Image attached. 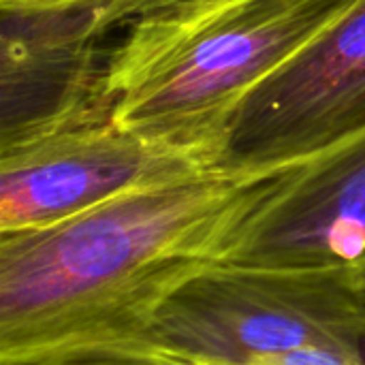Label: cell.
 I'll return each mask as SVG.
<instances>
[{
	"label": "cell",
	"instance_id": "9",
	"mask_svg": "<svg viewBox=\"0 0 365 365\" xmlns=\"http://www.w3.org/2000/svg\"><path fill=\"white\" fill-rule=\"evenodd\" d=\"M244 365H365V355L346 346L312 344L284 353L261 355Z\"/></svg>",
	"mask_w": 365,
	"mask_h": 365
},
{
	"label": "cell",
	"instance_id": "7",
	"mask_svg": "<svg viewBox=\"0 0 365 365\" xmlns=\"http://www.w3.org/2000/svg\"><path fill=\"white\" fill-rule=\"evenodd\" d=\"M214 171L205 152L154 141L111 120L0 154V233L58 225L122 195Z\"/></svg>",
	"mask_w": 365,
	"mask_h": 365
},
{
	"label": "cell",
	"instance_id": "5",
	"mask_svg": "<svg viewBox=\"0 0 365 365\" xmlns=\"http://www.w3.org/2000/svg\"><path fill=\"white\" fill-rule=\"evenodd\" d=\"M365 257V128L287 167L252 175L214 263L338 267Z\"/></svg>",
	"mask_w": 365,
	"mask_h": 365
},
{
	"label": "cell",
	"instance_id": "12",
	"mask_svg": "<svg viewBox=\"0 0 365 365\" xmlns=\"http://www.w3.org/2000/svg\"><path fill=\"white\" fill-rule=\"evenodd\" d=\"M199 365H205V364H199Z\"/></svg>",
	"mask_w": 365,
	"mask_h": 365
},
{
	"label": "cell",
	"instance_id": "11",
	"mask_svg": "<svg viewBox=\"0 0 365 365\" xmlns=\"http://www.w3.org/2000/svg\"><path fill=\"white\" fill-rule=\"evenodd\" d=\"M60 365H188L163 355H148V353H105V355H90L71 359Z\"/></svg>",
	"mask_w": 365,
	"mask_h": 365
},
{
	"label": "cell",
	"instance_id": "4",
	"mask_svg": "<svg viewBox=\"0 0 365 365\" xmlns=\"http://www.w3.org/2000/svg\"><path fill=\"white\" fill-rule=\"evenodd\" d=\"M365 128V0L252 88L227 118L214 171L261 175Z\"/></svg>",
	"mask_w": 365,
	"mask_h": 365
},
{
	"label": "cell",
	"instance_id": "10",
	"mask_svg": "<svg viewBox=\"0 0 365 365\" xmlns=\"http://www.w3.org/2000/svg\"><path fill=\"white\" fill-rule=\"evenodd\" d=\"M143 0H0V9H49V6H109L118 26H124Z\"/></svg>",
	"mask_w": 365,
	"mask_h": 365
},
{
	"label": "cell",
	"instance_id": "2",
	"mask_svg": "<svg viewBox=\"0 0 365 365\" xmlns=\"http://www.w3.org/2000/svg\"><path fill=\"white\" fill-rule=\"evenodd\" d=\"M355 2H229L113 92L111 122L154 141L201 150L212 160L235 105Z\"/></svg>",
	"mask_w": 365,
	"mask_h": 365
},
{
	"label": "cell",
	"instance_id": "8",
	"mask_svg": "<svg viewBox=\"0 0 365 365\" xmlns=\"http://www.w3.org/2000/svg\"><path fill=\"white\" fill-rule=\"evenodd\" d=\"M229 2L235 0H143L124 24L126 32L109 56L111 98L156 53Z\"/></svg>",
	"mask_w": 365,
	"mask_h": 365
},
{
	"label": "cell",
	"instance_id": "3",
	"mask_svg": "<svg viewBox=\"0 0 365 365\" xmlns=\"http://www.w3.org/2000/svg\"><path fill=\"white\" fill-rule=\"evenodd\" d=\"M312 344L365 355V302L351 265L212 263L173 291L148 325L113 353L163 355L188 365H244Z\"/></svg>",
	"mask_w": 365,
	"mask_h": 365
},
{
	"label": "cell",
	"instance_id": "1",
	"mask_svg": "<svg viewBox=\"0 0 365 365\" xmlns=\"http://www.w3.org/2000/svg\"><path fill=\"white\" fill-rule=\"evenodd\" d=\"M250 178L207 171L0 233V365H60L124 346L214 263Z\"/></svg>",
	"mask_w": 365,
	"mask_h": 365
},
{
	"label": "cell",
	"instance_id": "6",
	"mask_svg": "<svg viewBox=\"0 0 365 365\" xmlns=\"http://www.w3.org/2000/svg\"><path fill=\"white\" fill-rule=\"evenodd\" d=\"M109 6L0 9V154L111 120Z\"/></svg>",
	"mask_w": 365,
	"mask_h": 365
}]
</instances>
